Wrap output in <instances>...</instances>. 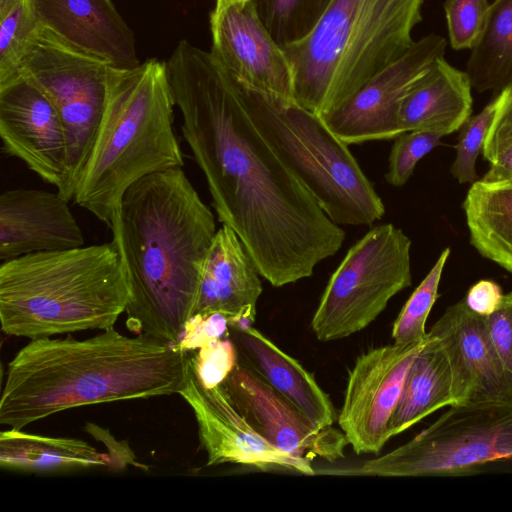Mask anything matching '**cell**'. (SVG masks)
<instances>
[{
  "label": "cell",
  "mask_w": 512,
  "mask_h": 512,
  "mask_svg": "<svg viewBox=\"0 0 512 512\" xmlns=\"http://www.w3.org/2000/svg\"><path fill=\"white\" fill-rule=\"evenodd\" d=\"M165 64L182 135L219 221L272 286L312 276L341 248L345 231L263 136L236 79L210 51L182 39Z\"/></svg>",
  "instance_id": "cell-1"
},
{
  "label": "cell",
  "mask_w": 512,
  "mask_h": 512,
  "mask_svg": "<svg viewBox=\"0 0 512 512\" xmlns=\"http://www.w3.org/2000/svg\"><path fill=\"white\" fill-rule=\"evenodd\" d=\"M215 218L182 167L149 174L124 193L113 239L130 284V331L178 344L193 316Z\"/></svg>",
  "instance_id": "cell-2"
},
{
  "label": "cell",
  "mask_w": 512,
  "mask_h": 512,
  "mask_svg": "<svg viewBox=\"0 0 512 512\" xmlns=\"http://www.w3.org/2000/svg\"><path fill=\"white\" fill-rule=\"evenodd\" d=\"M191 357L177 344L114 327L84 339H31L8 364L0 423L26 425L71 408L179 394Z\"/></svg>",
  "instance_id": "cell-3"
},
{
  "label": "cell",
  "mask_w": 512,
  "mask_h": 512,
  "mask_svg": "<svg viewBox=\"0 0 512 512\" xmlns=\"http://www.w3.org/2000/svg\"><path fill=\"white\" fill-rule=\"evenodd\" d=\"M174 107L165 62L109 67L104 112L73 200L106 224L113 239L126 190L149 174L184 166Z\"/></svg>",
  "instance_id": "cell-4"
},
{
  "label": "cell",
  "mask_w": 512,
  "mask_h": 512,
  "mask_svg": "<svg viewBox=\"0 0 512 512\" xmlns=\"http://www.w3.org/2000/svg\"><path fill=\"white\" fill-rule=\"evenodd\" d=\"M130 284L110 243L23 255L0 265V321L11 336L37 339L113 327Z\"/></svg>",
  "instance_id": "cell-5"
},
{
  "label": "cell",
  "mask_w": 512,
  "mask_h": 512,
  "mask_svg": "<svg viewBox=\"0 0 512 512\" xmlns=\"http://www.w3.org/2000/svg\"><path fill=\"white\" fill-rule=\"evenodd\" d=\"M424 0H332L312 31L282 47L293 99L320 117L342 106L414 43Z\"/></svg>",
  "instance_id": "cell-6"
},
{
  "label": "cell",
  "mask_w": 512,
  "mask_h": 512,
  "mask_svg": "<svg viewBox=\"0 0 512 512\" xmlns=\"http://www.w3.org/2000/svg\"><path fill=\"white\" fill-rule=\"evenodd\" d=\"M236 81L255 125L335 224L371 225L383 217L382 199L322 117L292 98Z\"/></svg>",
  "instance_id": "cell-7"
},
{
  "label": "cell",
  "mask_w": 512,
  "mask_h": 512,
  "mask_svg": "<svg viewBox=\"0 0 512 512\" xmlns=\"http://www.w3.org/2000/svg\"><path fill=\"white\" fill-rule=\"evenodd\" d=\"M449 407L405 444L365 461L358 472L385 477L463 476L512 459V399Z\"/></svg>",
  "instance_id": "cell-8"
},
{
  "label": "cell",
  "mask_w": 512,
  "mask_h": 512,
  "mask_svg": "<svg viewBox=\"0 0 512 512\" xmlns=\"http://www.w3.org/2000/svg\"><path fill=\"white\" fill-rule=\"evenodd\" d=\"M411 240L392 223L370 229L347 251L331 275L311 320L322 342L369 326L388 302L412 283Z\"/></svg>",
  "instance_id": "cell-9"
},
{
  "label": "cell",
  "mask_w": 512,
  "mask_h": 512,
  "mask_svg": "<svg viewBox=\"0 0 512 512\" xmlns=\"http://www.w3.org/2000/svg\"><path fill=\"white\" fill-rule=\"evenodd\" d=\"M110 66L63 41L43 25L21 62V75L45 94L61 118L72 198L102 119Z\"/></svg>",
  "instance_id": "cell-10"
},
{
  "label": "cell",
  "mask_w": 512,
  "mask_h": 512,
  "mask_svg": "<svg viewBox=\"0 0 512 512\" xmlns=\"http://www.w3.org/2000/svg\"><path fill=\"white\" fill-rule=\"evenodd\" d=\"M426 337L362 353L349 370L338 425L357 454H377L390 439L389 422Z\"/></svg>",
  "instance_id": "cell-11"
},
{
  "label": "cell",
  "mask_w": 512,
  "mask_h": 512,
  "mask_svg": "<svg viewBox=\"0 0 512 512\" xmlns=\"http://www.w3.org/2000/svg\"><path fill=\"white\" fill-rule=\"evenodd\" d=\"M447 41L429 34L414 41L395 62L372 77L342 106L322 116L330 130L346 144L394 139L403 133L401 103L417 79L444 56Z\"/></svg>",
  "instance_id": "cell-12"
},
{
  "label": "cell",
  "mask_w": 512,
  "mask_h": 512,
  "mask_svg": "<svg viewBox=\"0 0 512 512\" xmlns=\"http://www.w3.org/2000/svg\"><path fill=\"white\" fill-rule=\"evenodd\" d=\"M0 138L3 153L22 161L66 201L72 200L61 118L45 94L23 75L0 86Z\"/></svg>",
  "instance_id": "cell-13"
},
{
  "label": "cell",
  "mask_w": 512,
  "mask_h": 512,
  "mask_svg": "<svg viewBox=\"0 0 512 512\" xmlns=\"http://www.w3.org/2000/svg\"><path fill=\"white\" fill-rule=\"evenodd\" d=\"M222 385L249 425L275 448L310 460L344 457L349 442L342 430L315 426L247 364L238 362Z\"/></svg>",
  "instance_id": "cell-14"
},
{
  "label": "cell",
  "mask_w": 512,
  "mask_h": 512,
  "mask_svg": "<svg viewBox=\"0 0 512 512\" xmlns=\"http://www.w3.org/2000/svg\"><path fill=\"white\" fill-rule=\"evenodd\" d=\"M179 394L195 415L199 440L207 453V466L233 463L263 471L282 469L315 474L310 459L287 454L257 434L236 409L223 385L204 387L192 366Z\"/></svg>",
  "instance_id": "cell-15"
},
{
  "label": "cell",
  "mask_w": 512,
  "mask_h": 512,
  "mask_svg": "<svg viewBox=\"0 0 512 512\" xmlns=\"http://www.w3.org/2000/svg\"><path fill=\"white\" fill-rule=\"evenodd\" d=\"M210 52L238 81L293 99L288 59L257 15L252 0L211 13Z\"/></svg>",
  "instance_id": "cell-16"
},
{
  "label": "cell",
  "mask_w": 512,
  "mask_h": 512,
  "mask_svg": "<svg viewBox=\"0 0 512 512\" xmlns=\"http://www.w3.org/2000/svg\"><path fill=\"white\" fill-rule=\"evenodd\" d=\"M448 357L456 404L512 399V378L489 336L484 316L465 299L449 306L429 331Z\"/></svg>",
  "instance_id": "cell-17"
},
{
  "label": "cell",
  "mask_w": 512,
  "mask_h": 512,
  "mask_svg": "<svg viewBox=\"0 0 512 512\" xmlns=\"http://www.w3.org/2000/svg\"><path fill=\"white\" fill-rule=\"evenodd\" d=\"M85 240L68 201L57 192L9 189L0 195V260L78 248Z\"/></svg>",
  "instance_id": "cell-18"
},
{
  "label": "cell",
  "mask_w": 512,
  "mask_h": 512,
  "mask_svg": "<svg viewBox=\"0 0 512 512\" xmlns=\"http://www.w3.org/2000/svg\"><path fill=\"white\" fill-rule=\"evenodd\" d=\"M40 23L116 68L140 64L132 29L112 0H32Z\"/></svg>",
  "instance_id": "cell-19"
},
{
  "label": "cell",
  "mask_w": 512,
  "mask_h": 512,
  "mask_svg": "<svg viewBox=\"0 0 512 512\" xmlns=\"http://www.w3.org/2000/svg\"><path fill=\"white\" fill-rule=\"evenodd\" d=\"M259 276L236 232L222 224L202 264L193 315L220 313L228 317L230 327L252 325L263 290Z\"/></svg>",
  "instance_id": "cell-20"
},
{
  "label": "cell",
  "mask_w": 512,
  "mask_h": 512,
  "mask_svg": "<svg viewBox=\"0 0 512 512\" xmlns=\"http://www.w3.org/2000/svg\"><path fill=\"white\" fill-rule=\"evenodd\" d=\"M246 364L320 429L338 418L327 393L313 374L252 325L230 327Z\"/></svg>",
  "instance_id": "cell-21"
},
{
  "label": "cell",
  "mask_w": 512,
  "mask_h": 512,
  "mask_svg": "<svg viewBox=\"0 0 512 512\" xmlns=\"http://www.w3.org/2000/svg\"><path fill=\"white\" fill-rule=\"evenodd\" d=\"M472 85L465 71L438 57L404 97L399 122L404 132L431 130L449 135L472 112Z\"/></svg>",
  "instance_id": "cell-22"
},
{
  "label": "cell",
  "mask_w": 512,
  "mask_h": 512,
  "mask_svg": "<svg viewBox=\"0 0 512 512\" xmlns=\"http://www.w3.org/2000/svg\"><path fill=\"white\" fill-rule=\"evenodd\" d=\"M456 405L452 372L440 340L430 332L407 374L399 403L389 422L390 438L433 412Z\"/></svg>",
  "instance_id": "cell-23"
},
{
  "label": "cell",
  "mask_w": 512,
  "mask_h": 512,
  "mask_svg": "<svg viewBox=\"0 0 512 512\" xmlns=\"http://www.w3.org/2000/svg\"><path fill=\"white\" fill-rule=\"evenodd\" d=\"M112 453L73 438L49 437L10 428L0 434V465L28 472L120 467Z\"/></svg>",
  "instance_id": "cell-24"
},
{
  "label": "cell",
  "mask_w": 512,
  "mask_h": 512,
  "mask_svg": "<svg viewBox=\"0 0 512 512\" xmlns=\"http://www.w3.org/2000/svg\"><path fill=\"white\" fill-rule=\"evenodd\" d=\"M463 209L471 245L512 274V183L475 181Z\"/></svg>",
  "instance_id": "cell-25"
},
{
  "label": "cell",
  "mask_w": 512,
  "mask_h": 512,
  "mask_svg": "<svg viewBox=\"0 0 512 512\" xmlns=\"http://www.w3.org/2000/svg\"><path fill=\"white\" fill-rule=\"evenodd\" d=\"M478 92H501L512 81V0L490 3L465 69Z\"/></svg>",
  "instance_id": "cell-26"
},
{
  "label": "cell",
  "mask_w": 512,
  "mask_h": 512,
  "mask_svg": "<svg viewBox=\"0 0 512 512\" xmlns=\"http://www.w3.org/2000/svg\"><path fill=\"white\" fill-rule=\"evenodd\" d=\"M42 27L32 0H0V86L21 76V62Z\"/></svg>",
  "instance_id": "cell-27"
},
{
  "label": "cell",
  "mask_w": 512,
  "mask_h": 512,
  "mask_svg": "<svg viewBox=\"0 0 512 512\" xmlns=\"http://www.w3.org/2000/svg\"><path fill=\"white\" fill-rule=\"evenodd\" d=\"M332 0H252L258 17L281 46L306 37Z\"/></svg>",
  "instance_id": "cell-28"
},
{
  "label": "cell",
  "mask_w": 512,
  "mask_h": 512,
  "mask_svg": "<svg viewBox=\"0 0 512 512\" xmlns=\"http://www.w3.org/2000/svg\"><path fill=\"white\" fill-rule=\"evenodd\" d=\"M450 248L444 249L421 283L413 291L393 323L392 338L396 344L423 340L429 313L438 297V288Z\"/></svg>",
  "instance_id": "cell-29"
},
{
  "label": "cell",
  "mask_w": 512,
  "mask_h": 512,
  "mask_svg": "<svg viewBox=\"0 0 512 512\" xmlns=\"http://www.w3.org/2000/svg\"><path fill=\"white\" fill-rule=\"evenodd\" d=\"M500 92L494 93L491 101L474 116H470L460 128L455 146L456 157L450 172L461 184L478 180L476 160L482 152L488 131L494 121L500 103Z\"/></svg>",
  "instance_id": "cell-30"
},
{
  "label": "cell",
  "mask_w": 512,
  "mask_h": 512,
  "mask_svg": "<svg viewBox=\"0 0 512 512\" xmlns=\"http://www.w3.org/2000/svg\"><path fill=\"white\" fill-rule=\"evenodd\" d=\"M442 134L431 130L407 131L395 138L392 145L385 180L392 186L407 183L417 163L441 144Z\"/></svg>",
  "instance_id": "cell-31"
},
{
  "label": "cell",
  "mask_w": 512,
  "mask_h": 512,
  "mask_svg": "<svg viewBox=\"0 0 512 512\" xmlns=\"http://www.w3.org/2000/svg\"><path fill=\"white\" fill-rule=\"evenodd\" d=\"M488 0H446L444 11L449 43L454 50L471 49L489 9Z\"/></svg>",
  "instance_id": "cell-32"
},
{
  "label": "cell",
  "mask_w": 512,
  "mask_h": 512,
  "mask_svg": "<svg viewBox=\"0 0 512 512\" xmlns=\"http://www.w3.org/2000/svg\"><path fill=\"white\" fill-rule=\"evenodd\" d=\"M190 359L196 378L206 388L222 384L239 362L237 348L229 339L205 344Z\"/></svg>",
  "instance_id": "cell-33"
},
{
  "label": "cell",
  "mask_w": 512,
  "mask_h": 512,
  "mask_svg": "<svg viewBox=\"0 0 512 512\" xmlns=\"http://www.w3.org/2000/svg\"><path fill=\"white\" fill-rule=\"evenodd\" d=\"M482 153L490 167L481 180L512 183V128L493 121Z\"/></svg>",
  "instance_id": "cell-34"
},
{
  "label": "cell",
  "mask_w": 512,
  "mask_h": 512,
  "mask_svg": "<svg viewBox=\"0 0 512 512\" xmlns=\"http://www.w3.org/2000/svg\"><path fill=\"white\" fill-rule=\"evenodd\" d=\"M484 319L499 358L512 378V291L504 294L498 308Z\"/></svg>",
  "instance_id": "cell-35"
},
{
  "label": "cell",
  "mask_w": 512,
  "mask_h": 512,
  "mask_svg": "<svg viewBox=\"0 0 512 512\" xmlns=\"http://www.w3.org/2000/svg\"><path fill=\"white\" fill-rule=\"evenodd\" d=\"M230 328V320L223 314L193 315L185 324L178 346L189 352L221 339Z\"/></svg>",
  "instance_id": "cell-36"
},
{
  "label": "cell",
  "mask_w": 512,
  "mask_h": 512,
  "mask_svg": "<svg viewBox=\"0 0 512 512\" xmlns=\"http://www.w3.org/2000/svg\"><path fill=\"white\" fill-rule=\"evenodd\" d=\"M503 295L496 282L480 280L469 289L465 302L473 312L486 317L498 308Z\"/></svg>",
  "instance_id": "cell-37"
},
{
  "label": "cell",
  "mask_w": 512,
  "mask_h": 512,
  "mask_svg": "<svg viewBox=\"0 0 512 512\" xmlns=\"http://www.w3.org/2000/svg\"><path fill=\"white\" fill-rule=\"evenodd\" d=\"M500 96L494 121L512 128V81L500 92Z\"/></svg>",
  "instance_id": "cell-38"
},
{
  "label": "cell",
  "mask_w": 512,
  "mask_h": 512,
  "mask_svg": "<svg viewBox=\"0 0 512 512\" xmlns=\"http://www.w3.org/2000/svg\"><path fill=\"white\" fill-rule=\"evenodd\" d=\"M248 0H215V6L211 13H218L234 3L246 2Z\"/></svg>",
  "instance_id": "cell-39"
}]
</instances>
